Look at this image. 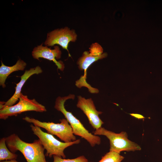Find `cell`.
<instances>
[{"instance_id": "2", "label": "cell", "mask_w": 162, "mask_h": 162, "mask_svg": "<svg viewBox=\"0 0 162 162\" xmlns=\"http://www.w3.org/2000/svg\"><path fill=\"white\" fill-rule=\"evenodd\" d=\"M74 98L75 95L72 94L64 97H58L56 99L54 108L63 114L71 126L74 135L84 138L92 147L96 145H100L101 143L100 138L89 132L79 120L71 112L67 111L65 109L64 104L65 101L70 99H73Z\"/></svg>"}, {"instance_id": "13", "label": "cell", "mask_w": 162, "mask_h": 162, "mask_svg": "<svg viewBox=\"0 0 162 162\" xmlns=\"http://www.w3.org/2000/svg\"><path fill=\"white\" fill-rule=\"evenodd\" d=\"M18 155L11 152L8 148L6 142L5 137H3L0 140V160L16 159Z\"/></svg>"}, {"instance_id": "7", "label": "cell", "mask_w": 162, "mask_h": 162, "mask_svg": "<svg viewBox=\"0 0 162 162\" xmlns=\"http://www.w3.org/2000/svg\"><path fill=\"white\" fill-rule=\"evenodd\" d=\"M31 111L42 112H46V110L44 106L39 103L35 99H29L27 95L22 93L16 104L0 107V118L6 120L9 117L16 116L22 112Z\"/></svg>"}, {"instance_id": "12", "label": "cell", "mask_w": 162, "mask_h": 162, "mask_svg": "<svg viewBox=\"0 0 162 162\" xmlns=\"http://www.w3.org/2000/svg\"><path fill=\"white\" fill-rule=\"evenodd\" d=\"M26 66L25 62L20 59L17 60L14 65L8 66L5 65L1 61L0 67V85L3 88L6 87L5 82L8 76L12 72L18 70H23Z\"/></svg>"}, {"instance_id": "5", "label": "cell", "mask_w": 162, "mask_h": 162, "mask_svg": "<svg viewBox=\"0 0 162 162\" xmlns=\"http://www.w3.org/2000/svg\"><path fill=\"white\" fill-rule=\"evenodd\" d=\"M22 119L28 122L32 123L35 126L44 128L48 133L56 136L65 142H70L76 140L72 128L66 119H60L59 123L42 122L28 116H26Z\"/></svg>"}, {"instance_id": "11", "label": "cell", "mask_w": 162, "mask_h": 162, "mask_svg": "<svg viewBox=\"0 0 162 162\" xmlns=\"http://www.w3.org/2000/svg\"><path fill=\"white\" fill-rule=\"evenodd\" d=\"M43 70L39 66L26 70L24 74L21 76L20 82L16 84L15 92L13 95L6 102H0V107L2 106H11L14 105L18 100L21 94L22 88L26 80L31 76L34 74H38L42 73Z\"/></svg>"}, {"instance_id": "9", "label": "cell", "mask_w": 162, "mask_h": 162, "mask_svg": "<svg viewBox=\"0 0 162 162\" xmlns=\"http://www.w3.org/2000/svg\"><path fill=\"white\" fill-rule=\"evenodd\" d=\"M87 117L89 123L94 129L97 130L101 127L104 122L99 116L102 112L97 111L93 101L91 98L86 99L81 96H78L76 105Z\"/></svg>"}, {"instance_id": "8", "label": "cell", "mask_w": 162, "mask_h": 162, "mask_svg": "<svg viewBox=\"0 0 162 162\" xmlns=\"http://www.w3.org/2000/svg\"><path fill=\"white\" fill-rule=\"evenodd\" d=\"M77 35L75 31L68 27L57 29L47 33L46 39L44 42L45 46H51L58 44L69 52L68 47L70 42H74Z\"/></svg>"}, {"instance_id": "18", "label": "cell", "mask_w": 162, "mask_h": 162, "mask_svg": "<svg viewBox=\"0 0 162 162\" xmlns=\"http://www.w3.org/2000/svg\"></svg>"}, {"instance_id": "1", "label": "cell", "mask_w": 162, "mask_h": 162, "mask_svg": "<svg viewBox=\"0 0 162 162\" xmlns=\"http://www.w3.org/2000/svg\"><path fill=\"white\" fill-rule=\"evenodd\" d=\"M5 138L9 150L13 153L19 151L27 162H47L44 154L45 149L39 139L34 140L32 143L26 142L15 134Z\"/></svg>"}, {"instance_id": "14", "label": "cell", "mask_w": 162, "mask_h": 162, "mask_svg": "<svg viewBox=\"0 0 162 162\" xmlns=\"http://www.w3.org/2000/svg\"><path fill=\"white\" fill-rule=\"evenodd\" d=\"M124 158L120 154L115 152L110 151L98 162H121Z\"/></svg>"}, {"instance_id": "4", "label": "cell", "mask_w": 162, "mask_h": 162, "mask_svg": "<svg viewBox=\"0 0 162 162\" xmlns=\"http://www.w3.org/2000/svg\"><path fill=\"white\" fill-rule=\"evenodd\" d=\"M30 127L33 134L38 137L44 149L46 151L45 155L51 157L55 155L63 158H66L64 153L67 147L74 144H78L80 140L70 142H61L55 138L53 135L43 131L40 127L31 124Z\"/></svg>"}, {"instance_id": "6", "label": "cell", "mask_w": 162, "mask_h": 162, "mask_svg": "<svg viewBox=\"0 0 162 162\" xmlns=\"http://www.w3.org/2000/svg\"><path fill=\"white\" fill-rule=\"evenodd\" d=\"M93 133L94 135H104L110 141V151L120 154L122 151H135L141 149L138 144L128 140L127 134L125 132L116 133L101 127L96 130Z\"/></svg>"}, {"instance_id": "15", "label": "cell", "mask_w": 162, "mask_h": 162, "mask_svg": "<svg viewBox=\"0 0 162 162\" xmlns=\"http://www.w3.org/2000/svg\"><path fill=\"white\" fill-rule=\"evenodd\" d=\"M53 162H88V160L83 155L73 159H65L62 157L53 155Z\"/></svg>"}, {"instance_id": "10", "label": "cell", "mask_w": 162, "mask_h": 162, "mask_svg": "<svg viewBox=\"0 0 162 162\" xmlns=\"http://www.w3.org/2000/svg\"><path fill=\"white\" fill-rule=\"evenodd\" d=\"M43 44L35 47L32 52V56L35 59L39 60L40 58H43L52 61L57 66L58 68L62 71L64 68V64L61 61H57L61 58L62 52L58 46H54L53 49L48 46H44Z\"/></svg>"}, {"instance_id": "17", "label": "cell", "mask_w": 162, "mask_h": 162, "mask_svg": "<svg viewBox=\"0 0 162 162\" xmlns=\"http://www.w3.org/2000/svg\"><path fill=\"white\" fill-rule=\"evenodd\" d=\"M1 162H18L16 159H13L9 160H3L1 161Z\"/></svg>"}, {"instance_id": "3", "label": "cell", "mask_w": 162, "mask_h": 162, "mask_svg": "<svg viewBox=\"0 0 162 162\" xmlns=\"http://www.w3.org/2000/svg\"><path fill=\"white\" fill-rule=\"evenodd\" d=\"M89 49V51H85L83 52L82 56L77 62L79 68L83 70L84 74L76 82V85L79 88L85 87L90 93H97L99 92L98 89L91 87L86 81L87 70L94 62L106 57L107 54L106 52H103L102 47L97 42L92 44Z\"/></svg>"}, {"instance_id": "16", "label": "cell", "mask_w": 162, "mask_h": 162, "mask_svg": "<svg viewBox=\"0 0 162 162\" xmlns=\"http://www.w3.org/2000/svg\"><path fill=\"white\" fill-rule=\"evenodd\" d=\"M130 114L132 116L137 118L138 119H140L145 118V117L142 115L138 114L135 113H130Z\"/></svg>"}]
</instances>
